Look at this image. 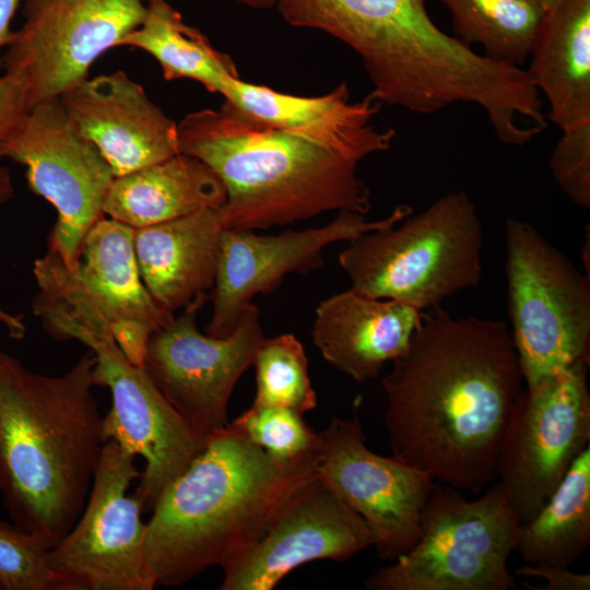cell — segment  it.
Listing matches in <instances>:
<instances>
[{
  "label": "cell",
  "mask_w": 590,
  "mask_h": 590,
  "mask_svg": "<svg viewBox=\"0 0 590 590\" xmlns=\"http://www.w3.org/2000/svg\"><path fill=\"white\" fill-rule=\"evenodd\" d=\"M59 98L71 123L96 146L115 177L179 153L177 125L122 70L85 78Z\"/></svg>",
  "instance_id": "ac0fdd59"
},
{
  "label": "cell",
  "mask_w": 590,
  "mask_h": 590,
  "mask_svg": "<svg viewBox=\"0 0 590 590\" xmlns=\"http://www.w3.org/2000/svg\"><path fill=\"white\" fill-rule=\"evenodd\" d=\"M339 255L352 288L423 311L483 276V224L463 190L449 192L420 214L363 233Z\"/></svg>",
  "instance_id": "52a82bcc"
},
{
  "label": "cell",
  "mask_w": 590,
  "mask_h": 590,
  "mask_svg": "<svg viewBox=\"0 0 590 590\" xmlns=\"http://www.w3.org/2000/svg\"><path fill=\"white\" fill-rule=\"evenodd\" d=\"M50 546L17 526L0 523V585L4 590H64L48 567Z\"/></svg>",
  "instance_id": "f546056e"
},
{
  "label": "cell",
  "mask_w": 590,
  "mask_h": 590,
  "mask_svg": "<svg viewBox=\"0 0 590 590\" xmlns=\"http://www.w3.org/2000/svg\"><path fill=\"white\" fill-rule=\"evenodd\" d=\"M374 544L367 522L316 476L282 506L251 547L222 567L220 589L271 590L303 564L344 560Z\"/></svg>",
  "instance_id": "e0dca14e"
},
{
  "label": "cell",
  "mask_w": 590,
  "mask_h": 590,
  "mask_svg": "<svg viewBox=\"0 0 590 590\" xmlns=\"http://www.w3.org/2000/svg\"><path fill=\"white\" fill-rule=\"evenodd\" d=\"M256 397L252 405H282L304 414L317 406L302 343L291 333L266 339L255 355Z\"/></svg>",
  "instance_id": "83f0119b"
},
{
  "label": "cell",
  "mask_w": 590,
  "mask_h": 590,
  "mask_svg": "<svg viewBox=\"0 0 590 590\" xmlns=\"http://www.w3.org/2000/svg\"><path fill=\"white\" fill-rule=\"evenodd\" d=\"M33 311L55 340H75L94 353V384L111 393L103 438L145 460L133 495L143 512L152 511L165 488L205 449L209 435L189 424L144 369L127 358L74 273L51 279L34 298Z\"/></svg>",
  "instance_id": "8992f818"
},
{
  "label": "cell",
  "mask_w": 590,
  "mask_h": 590,
  "mask_svg": "<svg viewBox=\"0 0 590 590\" xmlns=\"http://www.w3.org/2000/svg\"><path fill=\"white\" fill-rule=\"evenodd\" d=\"M30 110L23 84L14 76L0 75V141Z\"/></svg>",
  "instance_id": "1f68e13d"
},
{
  "label": "cell",
  "mask_w": 590,
  "mask_h": 590,
  "mask_svg": "<svg viewBox=\"0 0 590 590\" xmlns=\"http://www.w3.org/2000/svg\"><path fill=\"white\" fill-rule=\"evenodd\" d=\"M0 158L25 166L30 189L56 209L48 249L78 270L83 240L104 216L115 178L107 161L74 128L59 97L30 108L0 141Z\"/></svg>",
  "instance_id": "30bf717a"
},
{
  "label": "cell",
  "mask_w": 590,
  "mask_h": 590,
  "mask_svg": "<svg viewBox=\"0 0 590 590\" xmlns=\"http://www.w3.org/2000/svg\"><path fill=\"white\" fill-rule=\"evenodd\" d=\"M95 363L90 350L48 376L0 349V491L13 523L50 547L81 516L105 444Z\"/></svg>",
  "instance_id": "5b68a950"
},
{
  "label": "cell",
  "mask_w": 590,
  "mask_h": 590,
  "mask_svg": "<svg viewBox=\"0 0 590 590\" xmlns=\"http://www.w3.org/2000/svg\"><path fill=\"white\" fill-rule=\"evenodd\" d=\"M527 69L562 130L590 122V0H563L536 33Z\"/></svg>",
  "instance_id": "7402d4cb"
},
{
  "label": "cell",
  "mask_w": 590,
  "mask_h": 590,
  "mask_svg": "<svg viewBox=\"0 0 590 590\" xmlns=\"http://www.w3.org/2000/svg\"><path fill=\"white\" fill-rule=\"evenodd\" d=\"M590 544V447L573 462L550 499L519 523L515 551L532 565L574 564Z\"/></svg>",
  "instance_id": "cb8c5ba5"
},
{
  "label": "cell",
  "mask_w": 590,
  "mask_h": 590,
  "mask_svg": "<svg viewBox=\"0 0 590 590\" xmlns=\"http://www.w3.org/2000/svg\"><path fill=\"white\" fill-rule=\"evenodd\" d=\"M318 448L280 461L228 423L162 493L145 523L149 585L178 586L223 567L266 532L282 506L317 476Z\"/></svg>",
  "instance_id": "277c9868"
},
{
  "label": "cell",
  "mask_w": 590,
  "mask_h": 590,
  "mask_svg": "<svg viewBox=\"0 0 590 590\" xmlns=\"http://www.w3.org/2000/svg\"><path fill=\"white\" fill-rule=\"evenodd\" d=\"M144 1H146V0H144ZM235 1L244 3V4L249 5L251 8H257V9L270 8L273 4H276V2H278V0H235Z\"/></svg>",
  "instance_id": "74e56055"
},
{
  "label": "cell",
  "mask_w": 590,
  "mask_h": 590,
  "mask_svg": "<svg viewBox=\"0 0 590 590\" xmlns=\"http://www.w3.org/2000/svg\"><path fill=\"white\" fill-rule=\"evenodd\" d=\"M232 424L272 458L288 461L315 451L319 436L298 411L282 405H251Z\"/></svg>",
  "instance_id": "f1b7e54d"
},
{
  "label": "cell",
  "mask_w": 590,
  "mask_h": 590,
  "mask_svg": "<svg viewBox=\"0 0 590 590\" xmlns=\"http://www.w3.org/2000/svg\"><path fill=\"white\" fill-rule=\"evenodd\" d=\"M0 324L8 334L15 340L24 338L26 326L21 315H13L0 306Z\"/></svg>",
  "instance_id": "e575fe53"
},
{
  "label": "cell",
  "mask_w": 590,
  "mask_h": 590,
  "mask_svg": "<svg viewBox=\"0 0 590 590\" xmlns=\"http://www.w3.org/2000/svg\"><path fill=\"white\" fill-rule=\"evenodd\" d=\"M536 5L545 15L554 10L563 0H529Z\"/></svg>",
  "instance_id": "8d00e7d4"
},
{
  "label": "cell",
  "mask_w": 590,
  "mask_h": 590,
  "mask_svg": "<svg viewBox=\"0 0 590 590\" xmlns=\"http://www.w3.org/2000/svg\"><path fill=\"white\" fill-rule=\"evenodd\" d=\"M224 101L245 115L285 128H319L373 120L381 103L371 94L352 101L345 82L316 97L284 94L268 86L232 79L222 94Z\"/></svg>",
  "instance_id": "484cf974"
},
{
  "label": "cell",
  "mask_w": 590,
  "mask_h": 590,
  "mask_svg": "<svg viewBox=\"0 0 590 590\" xmlns=\"http://www.w3.org/2000/svg\"><path fill=\"white\" fill-rule=\"evenodd\" d=\"M208 299L209 294L197 297L152 333L141 367L189 424L210 435L228 424L229 397L253 364L264 334L260 309L252 303L227 337L203 334L197 315Z\"/></svg>",
  "instance_id": "4fadbf2b"
},
{
  "label": "cell",
  "mask_w": 590,
  "mask_h": 590,
  "mask_svg": "<svg viewBox=\"0 0 590 590\" xmlns=\"http://www.w3.org/2000/svg\"><path fill=\"white\" fill-rule=\"evenodd\" d=\"M511 339L527 388L583 361L590 350V276L529 223L505 222Z\"/></svg>",
  "instance_id": "9c48e42d"
},
{
  "label": "cell",
  "mask_w": 590,
  "mask_h": 590,
  "mask_svg": "<svg viewBox=\"0 0 590 590\" xmlns=\"http://www.w3.org/2000/svg\"><path fill=\"white\" fill-rule=\"evenodd\" d=\"M552 175L569 199L590 208V122L563 131L551 157Z\"/></svg>",
  "instance_id": "4dcf8cb0"
},
{
  "label": "cell",
  "mask_w": 590,
  "mask_h": 590,
  "mask_svg": "<svg viewBox=\"0 0 590 590\" xmlns=\"http://www.w3.org/2000/svg\"><path fill=\"white\" fill-rule=\"evenodd\" d=\"M144 0H25L24 23L0 58L24 86L30 108L87 78L106 50L138 28Z\"/></svg>",
  "instance_id": "7c38bea8"
},
{
  "label": "cell",
  "mask_w": 590,
  "mask_h": 590,
  "mask_svg": "<svg viewBox=\"0 0 590 590\" xmlns=\"http://www.w3.org/2000/svg\"><path fill=\"white\" fill-rule=\"evenodd\" d=\"M457 38L482 45L486 57L522 67L545 14L529 0H440Z\"/></svg>",
  "instance_id": "4316f807"
},
{
  "label": "cell",
  "mask_w": 590,
  "mask_h": 590,
  "mask_svg": "<svg viewBox=\"0 0 590 590\" xmlns=\"http://www.w3.org/2000/svg\"><path fill=\"white\" fill-rule=\"evenodd\" d=\"M21 3V0H0V47H7L14 35L11 21Z\"/></svg>",
  "instance_id": "836d02e7"
},
{
  "label": "cell",
  "mask_w": 590,
  "mask_h": 590,
  "mask_svg": "<svg viewBox=\"0 0 590 590\" xmlns=\"http://www.w3.org/2000/svg\"><path fill=\"white\" fill-rule=\"evenodd\" d=\"M412 213L410 205L399 204L388 216L368 221L363 213L340 210L323 226L269 236L249 229H224L210 295L213 311L206 334L215 338L231 334L255 295L275 290L288 273L303 274L321 267L327 246L391 227Z\"/></svg>",
  "instance_id": "2e32d148"
},
{
  "label": "cell",
  "mask_w": 590,
  "mask_h": 590,
  "mask_svg": "<svg viewBox=\"0 0 590 590\" xmlns=\"http://www.w3.org/2000/svg\"><path fill=\"white\" fill-rule=\"evenodd\" d=\"M317 476L369 526L380 558L396 560L420 538V519L435 480L366 445L357 415L333 417L318 434Z\"/></svg>",
  "instance_id": "9a60e30c"
},
{
  "label": "cell",
  "mask_w": 590,
  "mask_h": 590,
  "mask_svg": "<svg viewBox=\"0 0 590 590\" xmlns=\"http://www.w3.org/2000/svg\"><path fill=\"white\" fill-rule=\"evenodd\" d=\"M133 456L107 440L86 505L71 530L47 551L64 590H152L144 569L145 523L127 492L141 476Z\"/></svg>",
  "instance_id": "5bb4252c"
},
{
  "label": "cell",
  "mask_w": 590,
  "mask_h": 590,
  "mask_svg": "<svg viewBox=\"0 0 590 590\" xmlns=\"http://www.w3.org/2000/svg\"><path fill=\"white\" fill-rule=\"evenodd\" d=\"M219 175L201 160L177 153L164 161L115 177L104 215L132 228L187 216L226 202Z\"/></svg>",
  "instance_id": "603a6c76"
},
{
  "label": "cell",
  "mask_w": 590,
  "mask_h": 590,
  "mask_svg": "<svg viewBox=\"0 0 590 590\" xmlns=\"http://www.w3.org/2000/svg\"><path fill=\"white\" fill-rule=\"evenodd\" d=\"M134 228L101 217L86 234L75 273L127 358L141 366L146 343L174 314L146 290L138 268Z\"/></svg>",
  "instance_id": "d6986e66"
},
{
  "label": "cell",
  "mask_w": 590,
  "mask_h": 590,
  "mask_svg": "<svg viewBox=\"0 0 590 590\" xmlns=\"http://www.w3.org/2000/svg\"><path fill=\"white\" fill-rule=\"evenodd\" d=\"M421 314L405 303L351 287L319 303L311 337L328 363L364 382L406 351Z\"/></svg>",
  "instance_id": "ffe728a7"
},
{
  "label": "cell",
  "mask_w": 590,
  "mask_h": 590,
  "mask_svg": "<svg viewBox=\"0 0 590 590\" xmlns=\"http://www.w3.org/2000/svg\"><path fill=\"white\" fill-rule=\"evenodd\" d=\"M14 196V187L10 170L0 166V205L10 201Z\"/></svg>",
  "instance_id": "d590c367"
},
{
  "label": "cell",
  "mask_w": 590,
  "mask_h": 590,
  "mask_svg": "<svg viewBox=\"0 0 590 590\" xmlns=\"http://www.w3.org/2000/svg\"><path fill=\"white\" fill-rule=\"evenodd\" d=\"M224 229L212 208L134 228L141 279L162 308L174 314L213 288Z\"/></svg>",
  "instance_id": "44dd1931"
},
{
  "label": "cell",
  "mask_w": 590,
  "mask_h": 590,
  "mask_svg": "<svg viewBox=\"0 0 590 590\" xmlns=\"http://www.w3.org/2000/svg\"><path fill=\"white\" fill-rule=\"evenodd\" d=\"M503 321L423 310L382 378L392 456L435 481L481 494L497 481L502 442L523 392Z\"/></svg>",
  "instance_id": "6da1fadb"
},
{
  "label": "cell",
  "mask_w": 590,
  "mask_h": 590,
  "mask_svg": "<svg viewBox=\"0 0 590 590\" xmlns=\"http://www.w3.org/2000/svg\"><path fill=\"white\" fill-rule=\"evenodd\" d=\"M293 26L323 31L362 59L381 104L433 114L480 106L497 138L517 144L541 120L543 103L527 69L479 55L439 30L425 0H278Z\"/></svg>",
  "instance_id": "7a4b0ae2"
},
{
  "label": "cell",
  "mask_w": 590,
  "mask_h": 590,
  "mask_svg": "<svg viewBox=\"0 0 590 590\" xmlns=\"http://www.w3.org/2000/svg\"><path fill=\"white\" fill-rule=\"evenodd\" d=\"M143 23L118 47L146 51L161 66L167 81L191 79L209 92L222 94L227 83L239 78L232 58L216 50L198 30L187 25L166 0H146Z\"/></svg>",
  "instance_id": "d4e9b609"
},
{
  "label": "cell",
  "mask_w": 590,
  "mask_h": 590,
  "mask_svg": "<svg viewBox=\"0 0 590 590\" xmlns=\"http://www.w3.org/2000/svg\"><path fill=\"white\" fill-rule=\"evenodd\" d=\"M519 520L495 483L477 499L434 483L411 550L366 581L370 590L517 589L508 570Z\"/></svg>",
  "instance_id": "ba28073f"
},
{
  "label": "cell",
  "mask_w": 590,
  "mask_h": 590,
  "mask_svg": "<svg viewBox=\"0 0 590 590\" xmlns=\"http://www.w3.org/2000/svg\"><path fill=\"white\" fill-rule=\"evenodd\" d=\"M0 590H2V587H1V585H0Z\"/></svg>",
  "instance_id": "f35d334b"
},
{
  "label": "cell",
  "mask_w": 590,
  "mask_h": 590,
  "mask_svg": "<svg viewBox=\"0 0 590 590\" xmlns=\"http://www.w3.org/2000/svg\"><path fill=\"white\" fill-rule=\"evenodd\" d=\"M392 129L374 122L285 128L253 119L226 101L186 115L179 153L209 165L226 188L225 229H266L334 210L366 214L370 191L358 163L390 148Z\"/></svg>",
  "instance_id": "3957f363"
},
{
  "label": "cell",
  "mask_w": 590,
  "mask_h": 590,
  "mask_svg": "<svg viewBox=\"0 0 590 590\" xmlns=\"http://www.w3.org/2000/svg\"><path fill=\"white\" fill-rule=\"evenodd\" d=\"M589 363L580 361L523 390L508 423L497 480L519 523L543 508L590 442Z\"/></svg>",
  "instance_id": "8fae6325"
},
{
  "label": "cell",
  "mask_w": 590,
  "mask_h": 590,
  "mask_svg": "<svg viewBox=\"0 0 590 590\" xmlns=\"http://www.w3.org/2000/svg\"><path fill=\"white\" fill-rule=\"evenodd\" d=\"M515 574L517 576H535L546 580L543 590H589L590 575L570 571L564 566H522Z\"/></svg>",
  "instance_id": "d6a6232c"
}]
</instances>
